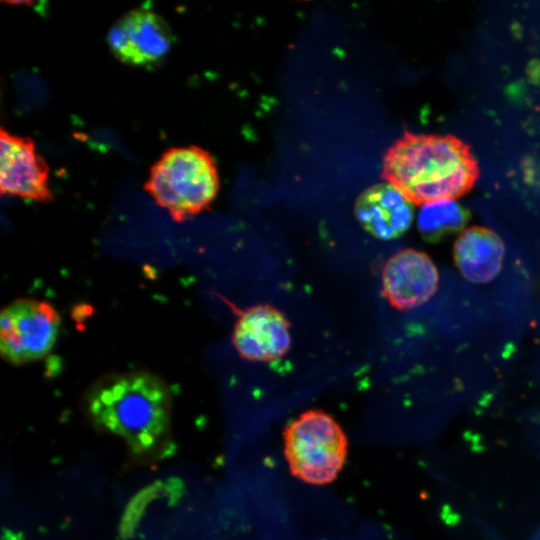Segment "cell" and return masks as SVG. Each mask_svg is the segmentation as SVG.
Masks as SVG:
<instances>
[{"mask_svg": "<svg viewBox=\"0 0 540 540\" xmlns=\"http://www.w3.org/2000/svg\"><path fill=\"white\" fill-rule=\"evenodd\" d=\"M467 220L465 210L454 199H441L423 205L418 226L428 239H438L463 227Z\"/></svg>", "mask_w": 540, "mask_h": 540, "instance_id": "cell-12", "label": "cell"}, {"mask_svg": "<svg viewBox=\"0 0 540 540\" xmlns=\"http://www.w3.org/2000/svg\"><path fill=\"white\" fill-rule=\"evenodd\" d=\"M60 327L56 310L37 300H19L2 311L0 349L14 364L44 357L55 344Z\"/></svg>", "mask_w": 540, "mask_h": 540, "instance_id": "cell-5", "label": "cell"}, {"mask_svg": "<svg viewBox=\"0 0 540 540\" xmlns=\"http://www.w3.org/2000/svg\"><path fill=\"white\" fill-rule=\"evenodd\" d=\"M174 41L165 19L149 7H138L122 15L109 29L107 43L121 62L152 67L169 53Z\"/></svg>", "mask_w": 540, "mask_h": 540, "instance_id": "cell-6", "label": "cell"}, {"mask_svg": "<svg viewBox=\"0 0 540 540\" xmlns=\"http://www.w3.org/2000/svg\"><path fill=\"white\" fill-rule=\"evenodd\" d=\"M240 355L253 361L282 357L290 347L289 326L281 312L270 306L250 308L239 318L233 336Z\"/></svg>", "mask_w": 540, "mask_h": 540, "instance_id": "cell-9", "label": "cell"}, {"mask_svg": "<svg viewBox=\"0 0 540 540\" xmlns=\"http://www.w3.org/2000/svg\"><path fill=\"white\" fill-rule=\"evenodd\" d=\"M48 165L37 153L33 141L1 128L0 191L39 202L52 200Z\"/></svg>", "mask_w": 540, "mask_h": 540, "instance_id": "cell-7", "label": "cell"}, {"mask_svg": "<svg viewBox=\"0 0 540 540\" xmlns=\"http://www.w3.org/2000/svg\"><path fill=\"white\" fill-rule=\"evenodd\" d=\"M89 410L112 431L149 445L167 424L169 397L158 378L130 373L98 385L89 396Z\"/></svg>", "mask_w": 540, "mask_h": 540, "instance_id": "cell-2", "label": "cell"}, {"mask_svg": "<svg viewBox=\"0 0 540 540\" xmlns=\"http://www.w3.org/2000/svg\"><path fill=\"white\" fill-rule=\"evenodd\" d=\"M478 176L469 145L453 135L405 132L383 161L384 179L413 204L463 196Z\"/></svg>", "mask_w": 540, "mask_h": 540, "instance_id": "cell-1", "label": "cell"}, {"mask_svg": "<svg viewBox=\"0 0 540 540\" xmlns=\"http://www.w3.org/2000/svg\"><path fill=\"white\" fill-rule=\"evenodd\" d=\"M284 454L291 473L312 485L333 482L341 472L348 441L336 420L321 410H309L283 432Z\"/></svg>", "mask_w": 540, "mask_h": 540, "instance_id": "cell-4", "label": "cell"}, {"mask_svg": "<svg viewBox=\"0 0 540 540\" xmlns=\"http://www.w3.org/2000/svg\"><path fill=\"white\" fill-rule=\"evenodd\" d=\"M505 247L492 230L473 226L464 230L454 245V259L461 274L470 282L487 283L500 272Z\"/></svg>", "mask_w": 540, "mask_h": 540, "instance_id": "cell-11", "label": "cell"}, {"mask_svg": "<svg viewBox=\"0 0 540 540\" xmlns=\"http://www.w3.org/2000/svg\"><path fill=\"white\" fill-rule=\"evenodd\" d=\"M144 187L174 220L182 221L210 205L219 188V177L209 152L192 145L175 147L165 151L151 167Z\"/></svg>", "mask_w": 540, "mask_h": 540, "instance_id": "cell-3", "label": "cell"}, {"mask_svg": "<svg viewBox=\"0 0 540 540\" xmlns=\"http://www.w3.org/2000/svg\"><path fill=\"white\" fill-rule=\"evenodd\" d=\"M413 203L389 183L375 184L358 197L355 214L374 237L390 240L402 235L413 220Z\"/></svg>", "mask_w": 540, "mask_h": 540, "instance_id": "cell-10", "label": "cell"}, {"mask_svg": "<svg viewBox=\"0 0 540 540\" xmlns=\"http://www.w3.org/2000/svg\"><path fill=\"white\" fill-rule=\"evenodd\" d=\"M382 280L389 302L398 309L407 310L425 303L434 295L439 274L428 255L408 248L387 261Z\"/></svg>", "mask_w": 540, "mask_h": 540, "instance_id": "cell-8", "label": "cell"}]
</instances>
